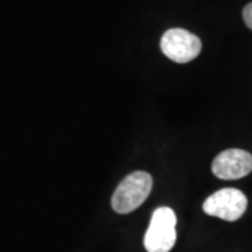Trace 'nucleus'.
Masks as SVG:
<instances>
[{
	"instance_id": "f257e3e1",
	"label": "nucleus",
	"mask_w": 252,
	"mask_h": 252,
	"mask_svg": "<svg viewBox=\"0 0 252 252\" xmlns=\"http://www.w3.org/2000/svg\"><path fill=\"white\" fill-rule=\"evenodd\" d=\"M153 188V178L149 172L135 171L129 174L115 189L111 205L119 215H127L136 210L149 198Z\"/></svg>"
},
{
	"instance_id": "f03ea898",
	"label": "nucleus",
	"mask_w": 252,
	"mask_h": 252,
	"mask_svg": "<svg viewBox=\"0 0 252 252\" xmlns=\"http://www.w3.org/2000/svg\"><path fill=\"white\" fill-rule=\"evenodd\" d=\"M177 216L171 207L156 209L144 235L147 252H170L177 241Z\"/></svg>"
},
{
	"instance_id": "7ed1b4c3",
	"label": "nucleus",
	"mask_w": 252,
	"mask_h": 252,
	"mask_svg": "<svg viewBox=\"0 0 252 252\" xmlns=\"http://www.w3.org/2000/svg\"><path fill=\"white\" fill-rule=\"evenodd\" d=\"M248 200L240 189L223 188L210 195L203 203V212L225 221H237L247 210Z\"/></svg>"
},
{
	"instance_id": "20e7f679",
	"label": "nucleus",
	"mask_w": 252,
	"mask_h": 252,
	"mask_svg": "<svg viewBox=\"0 0 252 252\" xmlns=\"http://www.w3.org/2000/svg\"><path fill=\"white\" fill-rule=\"evenodd\" d=\"M162 54L177 63H188L196 59L202 51L199 36L182 28H171L164 32L160 42Z\"/></svg>"
},
{
	"instance_id": "39448f33",
	"label": "nucleus",
	"mask_w": 252,
	"mask_h": 252,
	"mask_svg": "<svg viewBox=\"0 0 252 252\" xmlns=\"http://www.w3.org/2000/svg\"><path fill=\"white\" fill-rule=\"evenodd\" d=\"M252 171V154L241 149H228L216 156L212 172L220 180H240Z\"/></svg>"
},
{
	"instance_id": "423d86ee",
	"label": "nucleus",
	"mask_w": 252,
	"mask_h": 252,
	"mask_svg": "<svg viewBox=\"0 0 252 252\" xmlns=\"http://www.w3.org/2000/svg\"><path fill=\"white\" fill-rule=\"evenodd\" d=\"M243 17L244 21H245V24H247V27L252 30V3L250 4H247L243 10Z\"/></svg>"
}]
</instances>
